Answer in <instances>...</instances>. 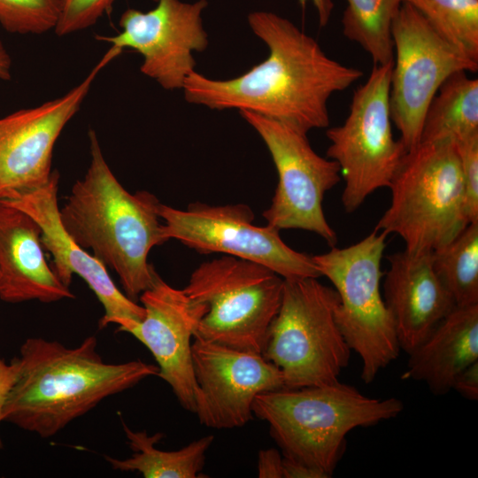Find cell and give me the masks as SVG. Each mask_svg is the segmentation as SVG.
<instances>
[{
	"label": "cell",
	"instance_id": "obj_1",
	"mask_svg": "<svg viewBox=\"0 0 478 478\" xmlns=\"http://www.w3.org/2000/svg\"><path fill=\"white\" fill-rule=\"evenodd\" d=\"M247 19L268 48L266 58L228 80L194 70L182 87L186 101L211 110L251 111L306 133L328 127L329 98L363 72L329 58L312 37L276 13L255 11Z\"/></svg>",
	"mask_w": 478,
	"mask_h": 478
},
{
	"label": "cell",
	"instance_id": "obj_8",
	"mask_svg": "<svg viewBox=\"0 0 478 478\" xmlns=\"http://www.w3.org/2000/svg\"><path fill=\"white\" fill-rule=\"evenodd\" d=\"M283 282L268 267L233 256L202 263L182 289L208 307L194 337L261 354Z\"/></svg>",
	"mask_w": 478,
	"mask_h": 478
},
{
	"label": "cell",
	"instance_id": "obj_10",
	"mask_svg": "<svg viewBox=\"0 0 478 478\" xmlns=\"http://www.w3.org/2000/svg\"><path fill=\"white\" fill-rule=\"evenodd\" d=\"M238 112L262 138L277 170L278 184L263 212L267 224L279 230L312 232L335 246L337 236L326 219L322 202L341 180L338 164L316 153L306 132L251 111Z\"/></svg>",
	"mask_w": 478,
	"mask_h": 478
},
{
	"label": "cell",
	"instance_id": "obj_21",
	"mask_svg": "<svg viewBox=\"0 0 478 478\" xmlns=\"http://www.w3.org/2000/svg\"><path fill=\"white\" fill-rule=\"evenodd\" d=\"M122 428L127 443L134 451L130 458L120 459L104 456L114 470L138 472L145 478H197L205 462V454L212 445V435L194 440L177 451H162L156 448L162 433L149 436L145 430L135 431L123 420Z\"/></svg>",
	"mask_w": 478,
	"mask_h": 478
},
{
	"label": "cell",
	"instance_id": "obj_26",
	"mask_svg": "<svg viewBox=\"0 0 478 478\" xmlns=\"http://www.w3.org/2000/svg\"><path fill=\"white\" fill-rule=\"evenodd\" d=\"M61 0H0V25L7 32L41 35L55 30Z\"/></svg>",
	"mask_w": 478,
	"mask_h": 478
},
{
	"label": "cell",
	"instance_id": "obj_11",
	"mask_svg": "<svg viewBox=\"0 0 478 478\" xmlns=\"http://www.w3.org/2000/svg\"><path fill=\"white\" fill-rule=\"evenodd\" d=\"M166 242L175 239L199 253H224L265 266L284 280L319 278L312 257L286 244L273 226H256L243 204H191L185 210L159 204Z\"/></svg>",
	"mask_w": 478,
	"mask_h": 478
},
{
	"label": "cell",
	"instance_id": "obj_17",
	"mask_svg": "<svg viewBox=\"0 0 478 478\" xmlns=\"http://www.w3.org/2000/svg\"><path fill=\"white\" fill-rule=\"evenodd\" d=\"M58 181L59 173L52 171L43 186L0 201L27 213L36 221L42 231V247L53 257L51 269L65 286H70L73 274H78L88 284L104 310L100 328L111 323L117 324L119 328L130 321L142 320L145 313L143 306L123 294L106 266L82 249L65 229L58 204Z\"/></svg>",
	"mask_w": 478,
	"mask_h": 478
},
{
	"label": "cell",
	"instance_id": "obj_30",
	"mask_svg": "<svg viewBox=\"0 0 478 478\" xmlns=\"http://www.w3.org/2000/svg\"><path fill=\"white\" fill-rule=\"evenodd\" d=\"M452 389L469 400L478 399V361L460 372L453 382Z\"/></svg>",
	"mask_w": 478,
	"mask_h": 478
},
{
	"label": "cell",
	"instance_id": "obj_33",
	"mask_svg": "<svg viewBox=\"0 0 478 478\" xmlns=\"http://www.w3.org/2000/svg\"><path fill=\"white\" fill-rule=\"evenodd\" d=\"M300 5L305 8L307 2L311 1L316 8L318 13L319 23L320 27H325L330 19L334 9L332 0H298Z\"/></svg>",
	"mask_w": 478,
	"mask_h": 478
},
{
	"label": "cell",
	"instance_id": "obj_24",
	"mask_svg": "<svg viewBox=\"0 0 478 478\" xmlns=\"http://www.w3.org/2000/svg\"><path fill=\"white\" fill-rule=\"evenodd\" d=\"M434 270L456 306L478 304V222L431 252Z\"/></svg>",
	"mask_w": 478,
	"mask_h": 478
},
{
	"label": "cell",
	"instance_id": "obj_12",
	"mask_svg": "<svg viewBox=\"0 0 478 478\" xmlns=\"http://www.w3.org/2000/svg\"><path fill=\"white\" fill-rule=\"evenodd\" d=\"M391 34L390 114L408 151L420 142L427 109L440 86L457 72L476 73L478 62L442 38L406 2L392 23Z\"/></svg>",
	"mask_w": 478,
	"mask_h": 478
},
{
	"label": "cell",
	"instance_id": "obj_27",
	"mask_svg": "<svg viewBox=\"0 0 478 478\" xmlns=\"http://www.w3.org/2000/svg\"><path fill=\"white\" fill-rule=\"evenodd\" d=\"M116 0H61L57 35H67L86 29L111 12Z\"/></svg>",
	"mask_w": 478,
	"mask_h": 478
},
{
	"label": "cell",
	"instance_id": "obj_3",
	"mask_svg": "<svg viewBox=\"0 0 478 478\" xmlns=\"http://www.w3.org/2000/svg\"><path fill=\"white\" fill-rule=\"evenodd\" d=\"M89 136L90 165L59 208L60 220L82 249L118 274L125 295L135 301L158 274L148 256L166 242L160 202L145 190L129 193L107 165L96 132Z\"/></svg>",
	"mask_w": 478,
	"mask_h": 478
},
{
	"label": "cell",
	"instance_id": "obj_31",
	"mask_svg": "<svg viewBox=\"0 0 478 478\" xmlns=\"http://www.w3.org/2000/svg\"><path fill=\"white\" fill-rule=\"evenodd\" d=\"M16 376V364L12 359L7 363L0 356V422L3 421L4 406L9 393V390ZM2 443L0 440V447Z\"/></svg>",
	"mask_w": 478,
	"mask_h": 478
},
{
	"label": "cell",
	"instance_id": "obj_15",
	"mask_svg": "<svg viewBox=\"0 0 478 478\" xmlns=\"http://www.w3.org/2000/svg\"><path fill=\"white\" fill-rule=\"evenodd\" d=\"M196 384L195 412L211 428L246 425L252 404L263 392L284 387L280 369L261 354L194 337L191 344Z\"/></svg>",
	"mask_w": 478,
	"mask_h": 478
},
{
	"label": "cell",
	"instance_id": "obj_20",
	"mask_svg": "<svg viewBox=\"0 0 478 478\" xmlns=\"http://www.w3.org/2000/svg\"><path fill=\"white\" fill-rule=\"evenodd\" d=\"M408 355L403 380L422 382L436 396L451 391L460 372L478 361V304L455 306Z\"/></svg>",
	"mask_w": 478,
	"mask_h": 478
},
{
	"label": "cell",
	"instance_id": "obj_7",
	"mask_svg": "<svg viewBox=\"0 0 478 478\" xmlns=\"http://www.w3.org/2000/svg\"><path fill=\"white\" fill-rule=\"evenodd\" d=\"M388 234L374 230L344 248L332 246L312 260L339 297L335 320L346 343L361 360L360 377L371 383L399 355L390 312L381 292L382 259Z\"/></svg>",
	"mask_w": 478,
	"mask_h": 478
},
{
	"label": "cell",
	"instance_id": "obj_2",
	"mask_svg": "<svg viewBox=\"0 0 478 478\" xmlns=\"http://www.w3.org/2000/svg\"><path fill=\"white\" fill-rule=\"evenodd\" d=\"M16 376L3 421L36 434L55 436L104 399L158 375L157 366L141 359L107 363L91 335L75 347L56 340L27 338L13 358Z\"/></svg>",
	"mask_w": 478,
	"mask_h": 478
},
{
	"label": "cell",
	"instance_id": "obj_34",
	"mask_svg": "<svg viewBox=\"0 0 478 478\" xmlns=\"http://www.w3.org/2000/svg\"><path fill=\"white\" fill-rule=\"evenodd\" d=\"M12 59L11 57L0 41V80L9 81L12 77Z\"/></svg>",
	"mask_w": 478,
	"mask_h": 478
},
{
	"label": "cell",
	"instance_id": "obj_19",
	"mask_svg": "<svg viewBox=\"0 0 478 478\" xmlns=\"http://www.w3.org/2000/svg\"><path fill=\"white\" fill-rule=\"evenodd\" d=\"M41 228L27 213L0 201V299L52 303L74 298L46 261Z\"/></svg>",
	"mask_w": 478,
	"mask_h": 478
},
{
	"label": "cell",
	"instance_id": "obj_18",
	"mask_svg": "<svg viewBox=\"0 0 478 478\" xmlns=\"http://www.w3.org/2000/svg\"><path fill=\"white\" fill-rule=\"evenodd\" d=\"M387 259L384 302L400 349L409 354L456 305L434 270L431 252L405 250Z\"/></svg>",
	"mask_w": 478,
	"mask_h": 478
},
{
	"label": "cell",
	"instance_id": "obj_16",
	"mask_svg": "<svg viewBox=\"0 0 478 478\" xmlns=\"http://www.w3.org/2000/svg\"><path fill=\"white\" fill-rule=\"evenodd\" d=\"M139 297L145 312L143 319L131 321L118 331L132 335L150 351L158 364V376L171 387L180 405L194 412L191 344L208 307L183 289L170 286L158 274Z\"/></svg>",
	"mask_w": 478,
	"mask_h": 478
},
{
	"label": "cell",
	"instance_id": "obj_23",
	"mask_svg": "<svg viewBox=\"0 0 478 478\" xmlns=\"http://www.w3.org/2000/svg\"><path fill=\"white\" fill-rule=\"evenodd\" d=\"M405 0H347L343 34L366 51L374 66L393 62L392 23Z\"/></svg>",
	"mask_w": 478,
	"mask_h": 478
},
{
	"label": "cell",
	"instance_id": "obj_5",
	"mask_svg": "<svg viewBox=\"0 0 478 478\" xmlns=\"http://www.w3.org/2000/svg\"><path fill=\"white\" fill-rule=\"evenodd\" d=\"M391 201L374 230L398 235L411 252H432L468 224L460 159L451 141L406 151L389 187Z\"/></svg>",
	"mask_w": 478,
	"mask_h": 478
},
{
	"label": "cell",
	"instance_id": "obj_32",
	"mask_svg": "<svg viewBox=\"0 0 478 478\" xmlns=\"http://www.w3.org/2000/svg\"><path fill=\"white\" fill-rule=\"evenodd\" d=\"M283 478H327L317 469L283 457Z\"/></svg>",
	"mask_w": 478,
	"mask_h": 478
},
{
	"label": "cell",
	"instance_id": "obj_4",
	"mask_svg": "<svg viewBox=\"0 0 478 478\" xmlns=\"http://www.w3.org/2000/svg\"><path fill=\"white\" fill-rule=\"evenodd\" d=\"M404 403L374 398L339 382L302 388H281L258 394L252 412L269 425L283 457L331 477L354 428L397 417Z\"/></svg>",
	"mask_w": 478,
	"mask_h": 478
},
{
	"label": "cell",
	"instance_id": "obj_14",
	"mask_svg": "<svg viewBox=\"0 0 478 478\" xmlns=\"http://www.w3.org/2000/svg\"><path fill=\"white\" fill-rule=\"evenodd\" d=\"M121 50L111 46L87 76L64 96L0 118V200L49 181L56 141L79 111L97 74Z\"/></svg>",
	"mask_w": 478,
	"mask_h": 478
},
{
	"label": "cell",
	"instance_id": "obj_22",
	"mask_svg": "<svg viewBox=\"0 0 478 478\" xmlns=\"http://www.w3.org/2000/svg\"><path fill=\"white\" fill-rule=\"evenodd\" d=\"M478 137V80L459 71L449 76L431 100L420 142L459 143Z\"/></svg>",
	"mask_w": 478,
	"mask_h": 478
},
{
	"label": "cell",
	"instance_id": "obj_28",
	"mask_svg": "<svg viewBox=\"0 0 478 478\" xmlns=\"http://www.w3.org/2000/svg\"><path fill=\"white\" fill-rule=\"evenodd\" d=\"M460 159L469 223L478 222V137L454 143Z\"/></svg>",
	"mask_w": 478,
	"mask_h": 478
},
{
	"label": "cell",
	"instance_id": "obj_9",
	"mask_svg": "<svg viewBox=\"0 0 478 478\" xmlns=\"http://www.w3.org/2000/svg\"><path fill=\"white\" fill-rule=\"evenodd\" d=\"M393 62L374 66L368 79L353 92L344 122L327 130V157L344 180L342 204L355 212L375 190L389 188L406 150L392 132L389 107Z\"/></svg>",
	"mask_w": 478,
	"mask_h": 478
},
{
	"label": "cell",
	"instance_id": "obj_13",
	"mask_svg": "<svg viewBox=\"0 0 478 478\" xmlns=\"http://www.w3.org/2000/svg\"><path fill=\"white\" fill-rule=\"evenodd\" d=\"M155 6L142 12L129 8L120 16L121 31L112 36L96 35L120 50L132 49L143 57L140 71L164 89H182L195 70V51L209 43L202 14L207 0H152Z\"/></svg>",
	"mask_w": 478,
	"mask_h": 478
},
{
	"label": "cell",
	"instance_id": "obj_29",
	"mask_svg": "<svg viewBox=\"0 0 478 478\" xmlns=\"http://www.w3.org/2000/svg\"><path fill=\"white\" fill-rule=\"evenodd\" d=\"M257 469L259 478H283L282 454L274 448L259 451Z\"/></svg>",
	"mask_w": 478,
	"mask_h": 478
},
{
	"label": "cell",
	"instance_id": "obj_25",
	"mask_svg": "<svg viewBox=\"0 0 478 478\" xmlns=\"http://www.w3.org/2000/svg\"><path fill=\"white\" fill-rule=\"evenodd\" d=\"M446 42L478 62V0H405Z\"/></svg>",
	"mask_w": 478,
	"mask_h": 478
},
{
	"label": "cell",
	"instance_id": "obj_6",
	"mask_svg": "<svg viewBox=\"0 0 478 478\" xmlns=\"http://www.w3.org/2000/svg\"><path fill=\"white\" fill-rule=\"evenodd\" d=\"M318 278L284 280L280 308L261 355L280 369L285 388L339 382L351 348L335 320L339 297Z\"/></svg>",
	"mask_w": 478,
	"mask_h": 478
}]
</instances>
